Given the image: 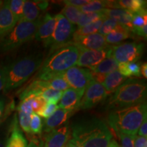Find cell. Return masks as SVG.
<instances>
[{"instance_id":"obj_32","label":"cell","mask_w":147,"mask_h":147,"mask_svg":"<svg viewBox=\"0 0 147 147\" xmlns=\"http://www.w3.org/2000/svg\"><path fill=\"white\" fill-rule=\"evenodd\" d=\"M47 82L49 84V89L57 90V91H64L69 88L67 82L64 80V78L60 74L48 80Z\"/></svg>"},{"instance_id":"obj_31","label":"cell","mask_w":147,"mask_h":147,"mask_svg":"<svg viewBox=\"0 0 147 147\" xmlns=\"http://www.w3.org/2000/svg\"><path fill=\"white\" fill-rule=\"evenodd\" d=\"M146 25H147L146 9H142L138 12H134L131 21V32L132 31L141 28Z\"/></svg>"},{"instance_id":"obj_49","label":"cell","mask_w":147,"mask_h":147,"mask_svg":"<svg viewBox=\"0 0 147 147\" xmlns=\"http://www.w3.org/2000/svg\"><path fill=\"white\" fill-rule=\"evenodd\" d=\"M108 147H120L119 146L118 143L116 142V140H112L111 141H110L109 145H108Z\"/></svg>"},{"instance_id":"obj_8","label":"cell","mask_w":147,"mask_h":147,"mask_svg":"<svg viewBox=\"0 0 147 147\" xmlns=\"http://www.w3.org/2000/svg\"><path fill=\"white\" fill-rule=\"evenodd\" d=\"M56 24L54 32L51 38L50 45V53L70 43L75 32V27L70 22L67 21L62 14L55 15ZM49 53V54H50Z\"/></svg>"},{"instance_id":"obj_6","label":"cell","mask_w":147,"mask_h":147,"mask_svg":"<svg viewBox=\"0 0 147 147\" xmlns=\"http://www.w3.org/2000/svg\"><path fill=\"white\" fill-rule=\"evenodd\" d=\"M41 18L34 22L24 20L18 21L0 41V53H8L15 50L23 44L32 40L35 37Z\"/></svg>"},{"instance_id":"obj_18","label":"cell","mask_w":147,"mask_h":147,"mask_svg":"<svg viewBox=\"0 0 147 147\" xmlns=\"http://www.w3.org/2000/svg\"><path fill=\"white\" fill-rule=\"evenodd\" d=\"M18 23L8 5L3 1L2 6L0 8V41L12 30Z\"/></svg>"},{"instance_id":"obj_29","label":"cell","mask_w":147,"mask_h":147,"mask_svg":"<svg viewBox=\"0 0 147 147\" xmlns=\"http://www.w3.org/2000/svg\"><path fill=\"white\" fill-rule=\"evenodd\" d=\"M9 10L12 12L18 22L23 19V5L25 0H9L5 1Z\"/></svg>"},{"instance_id":"obj_9","label":"cell","mask_w":147,"mask_h":147,"mask_svg":"<svg viewBox=\"0 0 147 147\" xmlns=\"http://www.w3.org/2000/svg\"><path fill=\"white\" fill-rule=\"evenodd\" d=\"M60 75L67 82L69 87L83 93L93 80L90 69L77 66H73Z\"/></svg>"},{"instance_id":"obj_14","label":"cell","mask_w":147,"mask_h":147,"mask_svg":"<svg viewBox=\"0 0 147 147\" xmlns=\"http://www.w3.org/2000/svg\"><path fill=\"white\" fill-rule=\"evenodd\" d=\"M49 5L47 1H25L23 5L24 21L34 22L42 18L43 12H45Z\"/></svg>"},{"instance_id":"obj_4","label":"cell","mask_w":147,"mask_h":147,"mask_svg":"<svg viewBox=\"0 0 147 147\" xmlns=\"http://www.w3.org/2000/svg\"><path fill=\"white\" fill-rule=\"evenodd\" d=\"M147 118L146 102L113 110L108 115V123L117 134L136 136L143 121Z\"/></svg>"},{"instance_id":"obj_23","label":"cell","mask_w":147,"mask_h":147,"mask_svg":"<svg viewBox=\"0 0 147 147\" xmlns=\"http://www.w3.org/2000/svg\"><path fill=\"white\" fill-rule=\"evenodd\" d=\"M131 31L119 23L117 27L105 37L107 45H116L131 37Z\"/></svg>"},{"instance_id":"obj_52","label":"cell","mask_w":147,"mask_h":147,"mask_svg":"<svg viewBox=\"0 0 147 147\" xmlns=\"http://www.w3.org/2000/svg\"><path fill=\"white\" fill-rule=\"evenodd\" d=\"M3 3V1H0V8H1V7L2 6Z\"/></svg>"},{"instance_id":"obj_10","label":"cell","mask_w":147,"mask_h":147,"mask_svg":"<svg viewBox=\"0 0 147 147\" xmlns=\"http://www.w3.org/2000/svg\"><path fill=\"white\" fill-rule=\"evenodd\" d=\"M106 93L102 84L93 80L84 91L80 100L78 109H89L106 99Z\"/></svg>"},{"instance_id":"obj_2","label":"cell","mask_w":147,"mask_h":147,"mask_svg":"<svg viewBox=\"0 0 147 147\" xmlns=\"http://www.w3.org/2000/svg\"><path fill=\"white\" fill-rule=\"evenodd\" d=\"M43 62L41 53L31 54L4 65L5 84L3 91L8 93L21 86L40 68Z\"/></svg>"},{"instance_id":"obj_21","label":"cell","mask_w":147,"mask_h":147,"mask_svg":"<svg viewBox=\"0 0 147 147\" xmlns=\"http://www.w3.org/2000/svg\"><path fill=\"white\" fill-rule=\"evenodd\" d=\"M47 89H49L47 81H43L36 79L21 92V94L19 95L20 100L22 101L27 97L40 96L42 92Z\"/></svg>"},{"instance_id":"obj_46","label":"cell","mask_w":147,"mask_h":147,"mask_svg":"<svg viewBox=\"0 0 147 147\" xmlns=\"http://www.w3.org/2000/svg\"><path fill=\"white\" fill-rule=\"evenodd\" d=\"M5 84V74L4 65H0V91L4 87Z\"/></svg>"},{"instance_id":"obj_3","label":"cell","mask_w":147,"mask_h":147,"mask_svg":"<svg viewBox=\"0 0 147 147\" xmlns=\"http://www.w3.org/2000/svg\"><path fill=\"white\" fill-rule=\"evenodd\" d=\"M80 51L71 42L53 51L45 60L37 79L48 81L76 65Z\"/></svg>"},{"instance_id":"obj_37","label":"cell","mask_w":147,"mask_h":147,"mask_svg":"<svg viewBox=\"0 0 147 147\" xmlns=\"http://www.w3.org/2000/svg\"><path fill=\"white\" fill-rule=\"evenodd\" d=\"M47 104V102H46L45 99L42 97L37 96L36 97H34L32 104L33 113L37 114V115H38V114L45 107Z\"/></svg>"},{"instance_id":"obj_16","label":"cell","mask_w":147,"mask_h":147,"mask_svg":"<svg viewBox=\"0 0 147 147\" xmlns=\"http://www.w3.org/2000/svg\"><path fill=\"white\" fill-rule=\"evenodd\" d=\"M83 92H80L72 89L68 88L63 92L59 104L58 108L69 110L71 111L78 110L80 100L83 96Z\"/></svg>"},{"instance_id":"obj_48","label":"cell","mask_w":147,"mask_h":147,"mask_svg":"<svg viewBox=\"0 0 147 147\" xmlns=\"http://www.w3.org/2000/svg\"><path fill=\"white\" fill-rule=\"evenodd\" d=\"M141 75H142L144 78H147V63H143L140 67Z\"/></svg>"},{"instance_id":"obj_20","label":"cell","mask_w":147,"mask_h":147,"mask_svg":"<svg viewBox=\"0 0 147 147\" xmlns=\"http://www.w3.org/2000/svg\"><path fill=\"white\" fill-rule=\"evenodd\" d=\"M127 78L123 76L118 70H116L106 75L102 85L106 91V96L114 93Z\"/></svg>"},{"instance_id":"obj_35","label":"cell","mask_w":147,"mask_h":147,"mask_svg":"<svg viewBox=\"0 0 147 147\" xmlns=\"http://www.w3.org/2000/svg\"><path fill=\"white\" fill-rule=\"evenodd\" d=\"M119 23L115 20L112 19L110 18H106L101 25L100 29H99L98 33L102 36H105L110 33L112 31H113Z\"/></svg>"},{"instance_id":"obj_22","label":"cell","mask_w":147,"mask_h":147,"mask_svg":"<svg viewBox=\"0 0 147 147\" xmlns=\"http://www.w3.org/2000/svg\"><path fill=\"white\" fill-rule=\"evenodd\" d=\"M13 123L12 132L7 140L6 144H5V147H27L28 143L23 133L18 128V121L16 116L14 117Z\"/></svg>"},{"instance_id":"obj_15","label":"cell","mask_w":147,"mask_h":147,"mask_svg":"<svg viewBox=\"0 0 147 147\" xmlns=\"http://www.w3.org/2000/svg\"><path fill=\"white\" fill-rule=\"evenodd\" d=\"M71 43L76 46L78 49L86 50H100L108 47L106 42L105 36L99 33L84 36Z\"/></svg>"},{"instance_id":"obj_36","label":"cell","mask_w":147,"mask_h":147,"mask_svg":"<svg viewBox=\"0 0 147 147\" xmlns=\"http://www.w3.org/2000/svg\"><path fill=\"white\" fill-rule=\"evenodd\" d=\"M18 121H19L20 126L24 131L27 134H31L29 124L31 121V115L29 114L23 113V112L18 111Z\"/></svg>"},{"instance_id":"obj_5","label":"cell","mask_w":147,"mask_h":147,"mask_svg":"<svg viewBox=\"0 0 147 147\" xmlns=\"http://www.w3.org/2000/svg\"><path fill=\"white\" fill-rule=\"evenodd\" d=\"M147 86L144 80L129 78L125 81L108 102V108L112 110L130 107L146 102Z\"/></svg>"},{"instance_id":"obj_25","label":"cell","mask_w":147,"mask_h":147,"mask_svg":"<svg viewBox=\"0 0 147 147\" xmlns=\"http://www.w3.org/2000/svg\"><path fill=\"white\" fill-rule=\"evenodd\" d=\"M106 18H100V19L97 20V21L93 22L89 24V25H85V26L78 28L77 30L75 31L74 34L73 35V41L74 42L78 40L80 38H83L84 36H89V35L95 34V33L98 32L99 29H100L101 25L103 23V21L106 19Z\"/></svg>"},{"instance_id":"obj_24","label":"cell","mask_w":147,"mask_h":147,"mask_svg":"<svg viewBox=\"0 0 147 147\" xmlns=\"http://www.w3.org/2000/svg\"><path fill=\"white\" fill-rule=\"evenodd\" d=\"M82 13H93L102 12L104 9L115 8V1H100L93 0L90 1L87 4L78 7Z\"/></svg>"},{"instance_id":"obj_47","label":"cell","mask_w":147,"mask_h":147,"mask_svg":"<svg viewBox=\"0 0 147 147\" xmlns=\"http://www.w3.org/2000/svg\"><path fill=\"white\" fill-rule=\"evenodd\" d=\"M27 147H44V143L42 141L39 142L38 140H32V142L28 144Z\"/></svg>"},{"instance_id":"obj_7","label":"cell","mask_w":147,"mask_h":147,"mask_svg":"<svg viewBox=\"0 0 147 147\" xmlns=\"http://www.w3.org/2000/svg\"><path fill=\"white\" fill-rule=\"evenodd\" d=\"M144 45L137 42H124L110 47L108 57L115 59L119 63L137 62L142 57Z\"/></svg>"},{"instance_id":"obj_33","label":"cell","mask_w":147,"mask_h":147,"mask_svg":"<svg viewBox=\"0 0 147 147\" xmlns=\"http://www.w3.org/2000/svg\"><path fill=\"white\" fill-rule=\"evenodd\" d=\"M63 91H57L52 89H47L42 92L40 96L45 99L47 103L57 104L61 100Z\"/></svg>"},{"instance_id":"obj_1","label":"cell","mask_w":147,"mask_h":147,"mask_svg":"<svg viewBox=\"0 0 147 147\" xmlns=\"http://www.w3.org/2000/svg\"><path fill=\"white\" fill-rule=\"evenodd\" d=\"M72 136L71 140L78 147H108L113 140L106 125L95 117L75 123Z\"/></svg>"},{"instance_id":"obj_34","label":"cell","mask_w":147,"mask_h":147,"mask_svg":"<svg viewBox=\"0 0 147 147\" xmlns=\"http://www.w3.org/2000/svg\"><path fill=\"white\" fill-rule=\"evenodd\" d=\"M31 134L40 135L43 129V123L39 115L32 113L31 115V121L29 124Z\"/></svg>"},{"instance_id":"obj_51","label":"cell","mask_w":147,"mask_h":147,"mask_svg":"<svg viewBox=\"0 0 147 147\" xmlns=\"http://www.w3.org/2000/svg\"><path fill=\"white\" fill-rule=\"evenodd\" d=\"M0 147H5V144H3L2 140L0 138Z\"/></svg>"},{"instance_id":"obj_41","label":"cell","mask_w":147,"mask_h":147,"mask_svg":"<svg viewBox=\"0 0 147 147\" xmlns=\"http://www.w3.org/2000/svg\"><path fill=\"white\" fill-rule=\"evenodd\" d=\"M91 0H65L63 3L67 5H73L76 7H80L82 5L87 4Z\"/></svg>"},{"instance_id":"obj_45","label":"cell","mask_w":147,"mask_h":147,"mask_svg":"<svg viewBox=\"0 0 147 147\" xmlns=\"http://www.w3.org/2000/svg\"><path fill=\"white\" fill-rule=\"evenodd\" d=\"M132 32L134 34L138 35L139 36H142L143 38L146 39V37H147V25H144L141 28L136 29V30L132 31Z\"/></svg>"},{"instance_id":"obj_28","label":"cell","mask_w":147,"mask_h":147,"mask_svg":"<svg viewBox=\"0 0 147 147\" xmlns=\"http://www.w3.org/2000/svg\"><path fill=\"white\" fill-rule=\"evenodd\" d=\"M60 14H62L72 25H77L82 12L78 7L66 5Z\"/></svg>"},{"instance_id":"obj_44","label":"cell","mask_w":147,"mask_h":147,"mask_svg":"<svg viewBox=\"0 0 147 147\" xmlns=\"http://www.w3.org/2000/svg\"><path fill=\"white\" fill-rule=\"evenodd\" d=\"M139 136L142 137H147V118H146L143 121L142 123L141 124L138 129Z\"/></svg>"},{"instance_id":"obj_43","label":"cell","mask_w":147,"mask_h":147,"mask_svg":"<svg viewBox=\"0 0 147 147\" xmlns=\"http://www.w3.org/2000/svg\"><path fill=\"white\" fill-rule=\"evenodd\" d=\"M6 117V111H5V101L3 97L0 96V123L3 118Z\"/></svg>"},{"instance_id":"obj_27","label":"cell","mask_w":147,"mask_h":147,"mask_svg":"<svg viewBox=\"0 0 147 147\" xmlns=\"http://www.w3.org/2000/svg\"><path fill=\"white\" fill-rule=\"evenodd\" d=\"M146 1L144 0H121L115 1V8H122L130 12H137L146 9Z\"/></svg>"},{"instance_id":"obj_13","label":"cell","mask_w":147,"mask_h":147,"mask_svg":"<svg viewBox=\"0 0 147 147\" xmlns=\"http://www.w3.org/2000/svg\"><path fill=\"white\" fill-rule=\"evenodd\" d=\"M69 133L67 125L52 130L46 136L44 147H66Z\"/></svg>"},{"instance_id":"obj_50","label":"cell","mask_w":147,"mask_h":147,"mask_svg":"<svg viewBox=\"0 0 147 147\" xmlns=\"http://www.w3.org/2000/svg\"><path fill=\"white\" fill-rule=\"evenodd\" d=\"M66 147H78V146H77L76 145L72 142V141L70 140L68 143H67V145H66Z\"/></svg>"},{"instance_id":"obj_12","label":"cell","mask_w":147,"mask_h":147,"mask_svg":"<svg viewBox=\"0 0 147 147\" xmlns=\"http://www.w3.org/2000/svg\"><path fill=\"white\" fill-rule=\"evenodd\" d=\"M56 18L55 16L47 13L42 16L40 25L37 29L34 38L37 41L41 42L44 47L49 48L50 47L51 38L54 32Z\"/></svg>"},{"instance_id":"obj_11","label":"cell","mask_w":147,"mask_h":147,"mask_svg":"<svg viewBox=\"0 0 147 147\" xmlns=\"http://www.w3.org/2000/svg\"><path fill=\"white\" fill-rule=\"evenodd\" d=\"M78 49L80 51V54L76 65L80 67H84L91 69L106 57H108L110 47H108L100 50Z\"/></svg>"},{"instance_id":"obj_19","label":"cell","mask_w":147,"mask_h":147,"mask_svg":"<svg viewBox=\"0 0 147 147\" xmlns=\"http://www.w3.org/2000/svg\"><path fill=\"white\" fill-rule=\"evenodd\" d=\"M107 18H112L117 23L127 27L131 32V21L134 13L122 8H107L102 11Z\"/></svg>"},{"instance_id":"obj_38","label":"cell","mask_w":147,"mask_h":147,"mask_svg":"<svg viewBox=\"0 0 147 147\" xmlns=\"http://www.w3.org/2000/svg\"><path fill=\"white\" fill-rule=\"evenodd\" d=\"M58 109V106L57 104H53V103H48L45 107L42 109L38 115L41 116L42 117L45 119L49 118L50 116L53 115V113Z\"/></svg>"},{"instance_id":"obj_17","label":"cell","mask_w":147,"mask_h":147,"mask_svg":"<svg viewBox=\"0 0 147 147\" xmlns=\"http://www.w3.org/2000/svg\"><path fill=\"white\" fill-rule=\"evenodd\" d=\"M73 112L71 110L58 108L52 115L45 121V123L43 124L44 131L46 133H49L52 130L65 123L72 115Z\"/></svg>"},{"instance_id":"obj_40","label":"cell","mask_w":147,"mask_h":147,"mask_svg":"<svg viewBox=\"0 0 147 147\" xmlns=\"http://www.w3.org/2000/svg\"><path fill=\"white\" fill-rule=\"evenodd\" d=\"M127 67L129 70L130 71L131 76H136V77H140L141 71H140V63L138 62H134V63H127Z\"/></svg>"},{"instance_id":"obj_30","label":"cell","mask_w":147,"mask_h":147,"mask_svg":"<svg viewBox=\"0 0 147 147\" xmlns=\"http://www.w3.org/2000/svg\"><path fill=\"white\" fill-rule=\"evenodd\" d=\"M107 18L104 12H93V13H87L84 14L82 13L80 15L79 20L77 23L78 28L82 27L85 25H89V24L93 23V22L97 21V20L100 19V18Z\"/></svg>"},{"instance_id":"obj_26","label":"cell","mask_w":147,"mask_h":147,"mask_svg":"<svg viewBox=\"0 0 147 147\" xmlns=\"http://www.w3.org/2000/svg\"><path fill=\"white\" fill-rule=\"evenodd\" d=\"M118 67L119 63L117 61L112 57H107L90 70L92 73L107 75L113 71L118 70Z\"/></svg>"},{"instance_id":"obj_39","label":"cell","mask_w":147,"mask_h":147,"mask_svg":"<svg viewBox=\"0 0 147 147\" xmlns=\"http://www.w3.org/2000/svg\"><path fill=\"white\" fill-rule=\"evenodd\" d=\"M121 142V147H134V140L136 136L127 134H118Z\"/></svg>"},{"instance_id":"obj_42","label":"cell","mask_w":147,"mask_h":147,"mask_svg":"<svg viewBox=\"0 0 147 147\" xmlns=\"http://www.w3.org/2000/svg\"><path fill=\"white\" fill-rule=\"evenodd\" d=\"M134 147H147V138L136 136Z\"/></svg>"}]
</instances>
